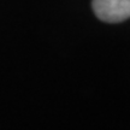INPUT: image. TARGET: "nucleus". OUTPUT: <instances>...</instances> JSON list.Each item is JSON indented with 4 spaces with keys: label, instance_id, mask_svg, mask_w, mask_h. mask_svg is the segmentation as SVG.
<instances>
[{
    "label": "nucleus",
    "instance_id": "f257e3e1",
    "mask_svg": "<svg viewBox=\"0 0 130 130\" xmlns=\"http://www.w3.org/2000/svg\"><path fill=\"white\" fill-rule=\"evenodd\" d=\"M93 10L99 19L117 23L130 18V0H93Z\"/></svg>",
    "mask_w": 130,
    "mask_h": 130
}]
</instances>
